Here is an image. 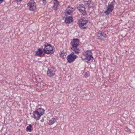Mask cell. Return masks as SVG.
<instances>
[{"label":"cell","instance_id":"obj_1","mask_svg":"<svg viewBox=\"0 0 135 135\" xmlns=\"http://www.w3.org/2000/svg\"><path fill=\"white\" fill-rule=\"evenodd\" d=\"M82 57H84L82 58V60L85 61L87 63L92 62L94 59L92 52L90 50L85 51L83 54Z\"/></svg>","mask_w":135,"mask_h":135},{"label":"cell","instance_id":"obj_2","mask_svg":"<svg viewBox=\"0 0 135 135\" xmlns=\"http://www.w3.org/2000/svg\"><path fill=\"white\" fill-rule=\"evenodd\" d=\"M89 20L86 17L81 18L78 20V24L80 29H85L88 27V23Z\"/></svg>","mask_w":135,"mask_h":135},{"label":"cell","instance_id":"obj_3","mask_svg":"<svg viewBox=\"0 0 135 135\" xmlns=\"http://www.w3.org/2000/svg\"><path fill=\"white\" fill-rule=\"evenodd\" d=\"M44 50L46 54L52 55L55 51V48L54 46L51 44L46 43L44 45Z\"/></svg>","mask_w":135,"mask_h":135},{"label":"cell","instance_id":"obj_4","mask_svg":"<svg viewBox=\"0 0 135 135\" xmlns=\"http://www.w3.org/2000/svg\"><path fill=\"white\" fill-rule=\"evenodd\" d=\"M115 1H112L110 4L108 5L106 11L104 12V13L106 15H109L110 14L111 12L113 11V10L114 9V5L115 4Z\"/></svg>","mask_w":135,"mask_h":135},{"label":"cell","instance_id":"obj_5","mask_svg":"<svg viewBox=\"0 0 135 135\" xmlns=\"http://www.w3.org/2000/svg\"><path fill=\"white\" fill-rule=\"evenodd\" d=\"M29 8V10L31 11H34L37 9V6L36 2L33 0H31L27 4Z\"/></svg>","mask_w":135,"mask_h":135},{"label":"cell","instance_id":"obj_6","mask_svg":"<svg viewBox=\"0 0 135 135\" xmlns=\"http://www.w3.org/2000/svg\"><path fill=\"white\" fill-rule=\"evenodd\" d=\"M75 9L72 7L71 6H68L66 9L64 13V15L65 16V18L66 17L68 16H72L73 14Z\"/></svg>","mask_w":135,"mask_h":135},{"label":"cell","instance_id":"obj_7","mask_svg":"<svg viewBox=\"0 0 135 135\" xmlns=\"http://www.w3.org/2000/svg\"><path fill=\"white\" fill-rule=\"evenodd\" d=\"M57 70L54 67H51L48 68L47 71V75L50 77H52L55 75L56 72Z\"/></svg>","mask_w":135,"mask_h":135},{"label":"cell","instance_id":"obj_8","mask_svg":"<svg viewBox=\"0 0 135 135\" xmlns=\"http://www.w3.org/2000/svg\"><path fill=\"white\" fill-rule=\"evenodd\" d=\"M77 58L78 56L75 54L74 53L72 52L67 57V60L69 64H71L74 62Z\"/></svg>","mask_w":135,"mask_h":135},{"label":"cell","instance_id":"obj_9","mask_svg":"<svg viewBox=\"0 0 135 135\" xmlns=\"http://www.w3.org/2000/svg\"><path fill=\"white\" fill-rule=\"evenodd\" d=\"M77 9L82 13L83 16H86L87 15V12L86 10L85 7L83 4H80L77 7Z\"/></svg>","mask_w":135,"mask_h":135},{"label":"cell","instance_id":"obj_10","mask_svg":"<svg viewBox=\"0 0 135 135\" xmlns=\"http://www.w3.org/2000/svg\"><path fill=\"white\" fill-rule=\"evenodd\" d=\"M80 40L78 39L74 38L72 39L70 43L71 46L72 48H78L80 45Z\"/></svg>","mask_w":135,"mask_h":135},{"label":"cell","instance_id":"obj_11","mask_svg":"<svg viewBox=\"0 0 135 135\" xmlns=\"http://www.w3.org/2000/svg\"><path fill=\"white\" fill-rule=\"evenodd\" d=\"M45 54L46 53L44 52V49L40 48L36 51L35 55L39 57H43L45 56Z\"/></svg>","mask_w":135,"mask_h":135},{"label":"cell","instance_id":"obj_12","mask_svg":"<svg viewBox=\"0 0 135 135\" xmlns=\"http://www.w3.org/2000/svg\"><path fill=\"white\" fill-rule=\"evenodd\" d=\"M33 118L36 119V120H38L42 116L37 110H36L33 113Z\"/></svg>","mask_w":135,"mask_h":135},{"label":"cell","instance_id":"obj_13","mask_svg":"<svg viewBox=\"0 0 135 135\" xmlns=\"http://www.w3.org/2000/svg\"><path fill=\"white\" fill-rule=\"evenodd\" d=\"M74 22V19L72 16H70L66 17L65 19V22L66 24H69Z\"/></svg>","mask_w":135,"mask_h":135},{"label":"cell","instance_id":"obj_14","mask_svg":"<svg viewBox=\"0 0 135 135\" xmlns=\"http://www.w3.org/2000/svg\"><path fill=\"white\" fill-rule=\"evenodd\" d=\"M96 36L99 38H106L107 37L106 35L101 31H98L96 34Z\"/></svg>","mask_w":135,"mask_h":135},{"label":"cell","instance_id":"obj_15","mask_svg":"<svg viewBox=\"0 0 135 135\" xmlns=\"http://www.w3.org/2000/svg\"><path fill=\"white\" fill-rule=\"evenodd\" d=\"M60 2L58 0H55L54 2L53 5V10L55 11H57V10L59 6Z\"/></svg>","mask_w":135,"mask_h":135},{"label":"cell","instance_id":"obj_16","mask_svg":"<svg viewBox=\"0 0 135 135\" xmlns=\"http://www.w3.org/2000/svg\"><path fill=\"white\" fill-rule=\"evenodd\" d=\"M67 55V52L63 50L61 51L59 53V56L60 58L63 59H65L66 58Z\"/></svg>","mask_w":135,"mask_h":135},{"label":"cell","instance_id":"obj_17","mask_svg":"<svg viewBox=\"0 0 135 135\" xmlns=\"http://www.w3.org/2000/svg\"><path fill=\"white\" fill-rule=\"evenodd\" d=\"M58 118H53L51 119L50 120H49V122H48V124L49 125H51L53 124L54 123H55L57 120Z\"/></svg>","mask_w":135,"mask_h":135},{"label":"cell","instance_id":"obj_18","mask_svg":"<svg viewBox=\"0 0 135 135\" xmlns=\"http://www.w3.org/2000/svg\"><path fill=\"white\" fill-rule=\"evenodd\" d=\"M71 49L72 51H73L76 54H79L80 52V49L78 48H72L71 47Z\"/></svg>","mask_w":135,"mask_h":135},{"label":"cell","instance_id":"obj_19","mask_svg":"<svg viewBox=\"0 0 135 135\" xmlns=\"http://www.w3.org/2000/svg\"><path fill=\"white\" fill-rule=\"evenodd\" d=\"M36 110L39 112V113H40L42 116L45 114V110L44 109L42 108H38Z\"/></svg>","mask_w":135,"mask_h":135},{"label":"cell","instance_id":"obj_20","mask_svg":"<svg viewBox=\"0 0 135 135\" xmlns=\"http://www.w3.org/2000/svg\"><path fill=\"white\" fill-rule=\"evenodd\" d=\"M26 130L28 132H31L33 130V126L32 125H31V124H29L28 126L27 127Z\"/></svg>","mask_w":135,"mask_h":135},{"label":"cell","instance_id":"obj_21","mask_svg":"<svg viewBox=\"0 0 135 135\" xmlns=\"http://www.w3.org/2000/svg\"><path fill=\"white\" fill-rule=\"evenodd\" d=\"M42 2L44 5H46L47 3V1L46 0H42Z\"/></svg>","mask_w":135,"mask_h":135},{"label":"cell","instance_id":"obj_22","mask_svg":"<svg viewBox=\"0 0 135 135\" xmlns=\"http://www.w3.org/2000/svg\"><path fill=\"white\" fill-rule=\"evenodd\" d=\"M16 2H21V1L23 0H15Z\"/></svg>","mask_w":135,"mask_h":135},{"label":"cell","instance_id":"obj_23","mask_svg":"<svg viewBox=\"0 0 135 135\" xmlns=\"http://www.w3.org/2000/svg\"><path fill=\"white\" fill-rule=\"evenodd\" d=\"M4 0H0V4H1V3L3 2Z\"/></svg>","mask_w":135,"mask_h":135},{"label":"cell","instance_id":"obj_24","mask_svg":"<svg viewBox=\"0 0 135 135\" xmlns=\"http://www.w3.org/2000/svg\"><path fill=\"white\" fill-rule=\"evenodd\" d=\"M53 1H55V0H53Z\"/></svg>","mask_w":135,"mask_h":135},{"label":"cell","instance_id":"obj_25","mask_svg":"<svg viewBox=\"0 0 135 135\" xmlns=\"http://www.w3.org/2000/svg\"></svg>","mask_w":135,"mask_h":135}]
</instances>
